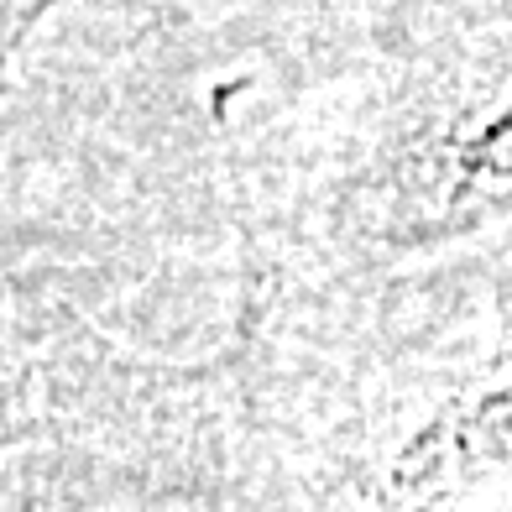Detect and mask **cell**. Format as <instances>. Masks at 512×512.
Returning a JSON list of instances; mask_svg holds the SVG:
<instances>
[{"label":"cell","mask_w":512,"mask_h":512,"mask_svg":"<svg viewBox=\"0 0 512 512\" xmlns=\"http://www.w3.org/2000/svg\"><path fill=\"white\" fill-rule=\"evenodd\" d=\"M492 48L502 53L465 58L434 136L413 152L418 178L398 209L424 241L512 215V27L497 32Z\"/></svg>","instance_id":"1"},{"label":"cell","mask_w":512,"mask_h":512,"mask_svg":"<svg viewBox=\"0 0 512 512\" xmlns=\"http://www.w3.org/2000/svg\"><path fill=\"white\" fill-rule=\"evenodd\" d=\"M53 6L58 0H6V48H16V42L27 37Z\"/></svg>","instance_id":"2"}]
</instances>
